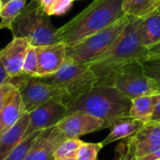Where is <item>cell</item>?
<instances>
[{"label": "cell", "mask_w": 160, "mask_h": 160, "mask_svg": "<svg viewBox=\"0 0 160 160\" xmlns=\"http://www.w3.org/2000/svg\"><path fill=\"white\" fill-rule=\"evenodd\" d=\"M35 48L38 64V78L55 73L68 61L67 46L61 41Z\"/></svg>", "instance_id": "obj_11"}, {"label": "cell", "mask_w": 160, "mask_h": 160, "mask_svg": "<svg viewBox=\"0 0 160 160\" xmlns=\"http://www.w3.org/2000/svg\"><path fill=\"white\" fill-rule=\"evenodd\" d=\"M2 8H3V3H2V0H0V13H1Z\"/></svg>", "instance_id": "obj_35"}, {"label": "cell", "mask_w": 160, "mask_h": 160, "mask_svg": "<svg viewBox=\"0 0 160 160\" xmlns=\"http://www.w3.org/2000/svg\"><path fill=\"white\" fill-rule=\"evenodd\" d=\"M22 114V98L17 89L10 101L0 112V134L14 126Z\"/></svg>", "instance_id": "obj_17"}, {"label": "cell", "mask_w": 160, "mask_h": 160, "mask_svg": "<svg viewBox=\"0 0 160 160\" xmlns=\"http://www.w3.org/2000/svg\"><path fill=\"white\" fill-rule=\"evenodd\" d=\"M56 128L66 138H80L106 128L105 123L93 115L83 112H74L61 120Z\"/></svg>", "instance_id": "obj_10"}, {"label": "cell", "mask_w": 160, "mask_h": 160, "mask_svg": "<svg viewBox=\"0 0 160 160\" xmlns=\"http://www.w3.org/2000/svg\"><path fill=\"white\" fill-rule=\"evenodd\" d=\"M52 160H77L76 158H67V159H52Z\"/></svg>", "instance_id": "obj_36"}, {"label": "cell", "mask_w": 160, "mask_h": 160, "mask_svg": "<svg viewBox=\"0 0 160 160\" xmlns=\"http://www.w3.org/2000/svg\"><path fill=\"white\" fill-rule=\"evenodd\" d=\"M130 139L135 142H147L160 144V122H149Z\"/></svg>", "instance_id": "obj_22"}, {"label": "cell", "mask_w": 160, "mask_h": 160, "mask_svg": "<svg viewBox=\"0 0 160 160\" xmlns=\"http://www.w3.org/2000/svg\"><path fill=\"white\" fill-rule=\"evenodd\" d=\"M65 139L56 127L42 130L24 160H52L56 147Z\"/></svg>", "instance_id": "obj_13"}, {"label": "cell", "mask_w": 160, "mask_h": 160, "mask_svg": "<svg viewBox=\"0 0 160 160\" xmlns=\"http://www.w3.org/2000/svg\"><path fill=\"white\" fill-rule=\"evenodd\" d=\"M31 44L20 38L13 39L2 50H0V61L3 64L9 78L22 74V65L26 52Z\"/></svg>", "instance_id": "obj_12"}, {"label": "cell", "mask_w": 160, "mask_h": 160, "mask_svg": "<svg viewBox=\"0 0 160 160\" xmlns=\"http://www.w3.org/2000/svg\"><path fill=\"white\" fill-rule=\"evenodd\" d=\"M130 16L123 15L108 27L91 35L73 46H67L68 60L89 64L107 52L116 41L129 22Z\"/></svg>", "instance_id": "obj_5"}, {"label": "cell", "mask_w": 160, "mask_h": 160, "mask_svg": "<svg viewBox=\"0 0 160 160\" xmlns=\"http://www.w3.org/2000/svg\"><path fill=\"white\" fill-rule=\"evenodd\" d=\"M41 79L65 90L68 94L67 102L89 91L97 82V78L87 64H78L69 60L55 73Z\"/></svg>", "instance_id": "obj_8"}, {"label": "cell", "mask_w": 160, "mask_h": 160, "mask_svg": "<svg viewBox=\"0 0 160 160\" xmlns=\"http://www.w3.org/2000/svg\"><path fill=\"white\" fill-rule=\"evenodd\" d=\"M29 123L28 112H23L18 122L8 130L0 134V160H4L8 154L23 140Z\"/></svg>", "instance_id": "obj_14"}, {"label": "cell", "mask_w": 160, "mask_h": 160, "mask_svg": "<svg viewBox=\"0 0 160 160\" xmlns=\"http://www.w3.org/2000/svg\"><path fill=\"white\" fill-rule=\"evenodd\" d=\"M100 85L113 86L129 99L160 93V84L147 75L142 61L128 63L114 70Z\"/></svg>", "instance_id": "obj_6"}, {"label": "cell", "mask_w": 160, "mask_h": 160, "mask_svg": "<svg viewBox=\"0 0 160 160\" xmlns=\"http://www.w3.org/2000/svg\"><path fill=\"white\" fill-rule=\"evenodd\" d=\"M103 148L100 142H84L79 150L77 160H98V156Z\"/></svg>", "instance_id": "obj_25"}, {"label": "cell", "mask_w": 160, "mask_h": 160, "mask_svg": "<svg viewBox=\"0 0 160 160\" xmlns=\"http://www.w3.org/2000/svg\"><path fill=\"white\" fill-rule=\"evenodd\" d=\"M155 107L151 122H160V93L154 95Z\"/></svg>", "instance_id": "obj_29"}, {"label": "cell", "mask_w": 160, "mask_h": 160, "mask_svg": "<svg viewBox=\"0 0 160 160\" xmlns=\"http://www.w3.org/2000/svg\"><path fill=\"white\" fill-rule=\"evenodd\" d=\"M8 82L20 92L23 112H30L51 100H64L65 102L68 100V94L65 90L48 83L38 77H30L22 73L10 78Z\"/></svg>", "instance_id": "obj_7"}, {"label": "cell", "mask_w": 160, "mask_h": 160, "mask_svg": "<svg viewBox=\"0 0 160 160\" xmlns=\"http://www.w3.org/2000/svg\"><path fill=\"white\" fill-rule=\"evenodd\" d=\"M9 76H8V74L7 73V71H6V69H5V68H4V66H3V64L1 63V61H0V86L1 85H3L4 83H6V82H8V81H9Z\"/></svg>", "instance_id": "obj_31"}, {"label": "cell", "mask_w": 160, "mask_h": 160, "mask_svg": "<svg viewBox=\"0 0 160 160\" xmlns=\"http://www.w3.org/2000/svg\"><path fill=\"white\" fill-rule=\"evenodd\" d=\"M40 131H37L34 132L33 134H31L30 136H28L27 138L23 139L9 154L8 156L4 160H24L28 152L30 151L31 147L33 146L34 142H36V140L38 138Z\"/></svg>", "instance_id": "obj_23"}, {"label": "cell", "mask_w": 160, "mask_h": 160, "mask_svg": "<svg viewBox=\"0 0 160 160\" xmlns=\"http://www.w3.org/2000/svg\"><path fill=\"white\" fill-rule=\"evenodd\" d=\"M123 15L122 0H94L74 18L56 28L57 40L66 46H73L108 27Z\"/></svg>", "instance_id": "obj_2"}, {"label": "cell", "mask_w": 160, "mask_h": 160, "mask_svg": "<svg viewBox=\"0 0 160 160\" xmlns=\"http://www.w3.org/2000/svg\"><path fill=\"white\" fill-rule=\"evenodd\" d=\"M17 88L9 82L0 86V112L10 101Z\"/></svg>", "instance_id": "obj_28"}, {"label": "cell", "mask_w": 160, "mask_h": 160, "mask_svg": "<svg viewBox=\"0 0 160 160\" xmlns=\"http://www.w3.org/2000/svg\"><path fill=\"white\" fill-rule=\"evenodd\" d=\"M34 1H38V2H39V1H40V0H34Z\"/></svg>", "instance_id": "obj_38"}, {"label": "cell", "mask_w": 160, "mask_h": 160, "mask_svg": "<svg viewBox=\"0 0 160 160\" xmlns=\"http://www.w3.org/2000/svg\"><path fill=\"white\" fill-rule=\"evenodd\" d=\"M160 5V0H155V8L158 7Z\"/></svg>", "instance_id": "obj_34"}, {"label": "cell", "mask_w": 160, "mask_h": 160, "mask_svg": "<svg viewBox=\"0 0 160 160\" xmlns=\"http://www.w3.org/2000/svg\"><path fill=\"white\" fill-rule=\"evenodd\" d=\"M66 104L68 114L74 112H86L101 119L106 128H109L120 118L129 116L131 99L113 86L95 85Z\"/></svg>", "instance_id": "obj_3"}, {"label": "cell", "mask_w": 160, "mask_h": 160, "mask_svg": "<svg viewBox=\"0 0 160 160\" xmlns=\"http://www.w3.org/2000/svg\"><path fill=\"white\" fill-rule=\"evenodd\" d=\"M84 143L79 138H66L55 149L53 159L76 158L80 148Z\"/></svg>", "instance_id": "obj_21"}, {"label": "cell", "mask_w": 160, "mask_h": 160, "mask_svg": "<svg viewBox=\"0 0 160 160\" xmlns=\"http://www.w3.org/2000/svg\"><path fill=\"white\" fill-rule=\"evenodd\" d=\"M74 1H76V0H74Z\"/></svg>", "instance_id": "obj_39"}, {"label": "cell", "mask_w": 160, "mask_h": 160, "mask_svg": "<svg viewBox=\"0 0 160 160\" xmlns=\"http://www.w3.org/2000/svg\"><path fill=\"white\" fill-rule=\"evenodd\" d=\"M26 5V0H11L3 5L0 13V29L10 30L11 24Z\"/></svg>", "instance_id": "obj_19"}, {"label": "cell", "mask_w": 160, "mask_h": 160, "mask_svg": "<svg viewBox=\"0 0 160 160\" xmlns=\"http://www.w3.org/2000/svg\"><path fill=\"white\" fill-rule=\"evenodd\" d=\"M123 10L131 17H143L155 8V0H122Z\"/></svg>", "instance_id": "obj_20"}, {"label": "cell", "mask_w": 160, "mask_h": 160, "mask_svg": "<svg viewBox=\"0 0 160 160\" xmlns=\"http://www.w3.org/2000/svg\"><path fill=\"white\" fill-rule=\"evenodd\" d=\"M144 124L130 116H126L117 120L110 128L109 135L100 142L102 146H106L114 142L125 140L135 135Z\"/></svg>", "instance_id": "obj_15"}, {"label": "cell", "mask_w": 160, "mask_h": 160, "mask_svg": "<svg viewBox=\"0 0 160 160\" xmlns=\"http://www.w3.org/2000/svg\"><path fill=\"white\" fill-rule=\"evenodd\" d=\"M141 21L142 18L130 16L128 25L111 48L87 64L97 78L96 85H100L120 67L147 58L148 49L142 44L141 36Z\"/></svg>", "instance_id": "obj_1"}, {"label": "cell", "mask_w": 160, "mask_h": 160, "mask_svg": "<svg viewBox=\"0 0 160 160\" xmlns=\"http://www.w3.org/2000/svg\"><path fill=\"white\" fill-rule=\"evenodd\" d=\"M22 73L30 77H38V64L35 46L31 45L26 52L22 65Z\"/></svg>", "instance_id": "obj_24"}, {"label": "cell", "mask_w": 160, "mask_h": 160, "mask_svg": "<svg viewBox=\"0 0 160 160\" xmlns=\"http://www.w3.org/2000/svg\"><path fill=\"white\" fill-rule=\"evenodd\" d=\"M8 1H11V0H2V3H3V5H4V4L8 3Z\"/></svg>", "instance_id": "obj_37"}, {"label": "cell", "mask_w": 160, "mask_h": 160, "mask_svg": "<svg viewBox=\"0 0 160 160\" xmlns=\"http://www.w3.org/2000/svg\"><path fill=\"white\" fill-rule=\"evenodd\" d=\"M29 123L23 136L27 138L37 131L56 127L68 114V107L64 100H51L28 112Z\"/></svg>", "instance_id": "obj_9"}, {"label": "cell", "mask_w": 160, "mask_h": 160, "mask_svg": "<svg viewBox=\"0 0 160 160\" xmlns=\"http://www.w3.org/2000/svg\"><path fill=\"white\" fill-rule=\"evenodd\" d=\"M74 0H55L48 8L44 10L46 14L51 16H61L68 13L72 8Z\"/></svg>", "instance_id": "obj_27"}, {"label": "cell", "mask_w": 160, "mask_h": 160, "mask_svg": "<svg viewBox=\"0 0 160 160\" xmlns=\"http://www.w3.org/2000/svg\"><path fill=\"white\" fill-rule=\"evenodd\" d=\"M158 55H160V42L148 49V56L147 57L158 56Z\"/></svg>", "instance_id": "obj_32"}, {"label": "cell", "mask_w": 160, "mask_h": 160, "mask_svg": "<svg viewBox=\"0 0 160 160\" xmlns=\"http://www.w3.org/2000/svg\"><path fill=\"white\" fill-rule=\"evenodd\" d=\"M141 18L142 44L149 49L160 42V5Z\"/></svg>", "instance_id": "obj_16"}, {"label": "cell", "mask_w": 160, "mask_h": 160, "mask_svg": "<svg viewBox=\"0 0 160 160\" xmlns=\"http://www.w3.org/2000/svg\"><path fill=\"white\" fill-rule=\"evenodd\" d=\"M142 63L147 75L160 84V55L147 57Z\"/></svg>", "instance_id": "obj_26"}, {"label": "cell", "mask_w": 160, "mask_h": 160, "mask_svg": "<svg viewBox=\"0 0 160 160\" xmlns=\"http://www.w3.org/2000/svg\"><path fill=\"white\" fill-rule=\"evenodd\" d=\"M10 31L13 38H23L35 47L58 41L56 28L38 1L31 0L28 5H25L12 22Z\"/></svg>", "instance_id": "obj_4"}, {"label": "cell", "mask_w": 160, "mask_h": 160, "mask_svg": "<svg viewBox=\"0 0 160 160\" xmlns=\"http://www.w3.org/2000/svg\"><path fill=\"white\" fill-rule=\"evenodd\" d=\"M54 1H55V0H40V1H39V4H40L42 9L45 10V9L48 8Z\"/></svg>", "instance_id": "obj_33"}, {"label": "cell", "mask_w": 160, "mask_h": 160, "mask_svg": "<svg viewBox=\"0 0 160 160\" xmlns=\"http://www.w3.org/2000/svg\"><path fill=\"white\" fill-rule=\"evenodd\" d=\"M136 160H160V149L142 157H137Z\"/></svg>", "instance_id": "obj_30"}, {"label": "cell", "mask_w": 160, "mask_h": 160, "mask_svg": "<svg viewBox=\"0 0 160 160\" xmlns=\"http://www.w3.org/2000/svg\"><path fill=\"white\" fill-rule=\"evenodd\" d=\"M154 95L138 97L131 100L129 116L141 121L143 124H147L151 122L154 112Z\"/></svg>", "instance_id": "obj_18"}]
</instances>
